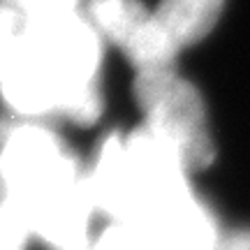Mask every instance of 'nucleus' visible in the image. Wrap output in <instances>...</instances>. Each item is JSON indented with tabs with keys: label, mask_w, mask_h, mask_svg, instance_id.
<instances>
[{
	"label": "nucleus",
	"mask_w": 250,
	"mask_h": 250,
	"mask_svg": "<svg viewBox=\"0 0 250 250\" xmlns=\"http://www.w3.org/2000/svg\"><path fill=\"white\" fill-rule=\"evenodd\" d=\"M192 169L144 125L109 132L88 165L93 202L107 225L142 250H213L220 227L192 188Z\"/></svg>",
	"instance_id": "obj_1"
},
{
	"label": "nucleus",
	"mask_w": 250,
	"mask_h": 250,
	"mask_svg": "<svg viewBox=\"0 0 250 250\" xmlns=\"http://www.w3.org/2000/svg\"><path fill=\"white\" fill-rule=\"evenodd\" d=\"M227 0H158L153 14L165 35L183 51L202 42L223 17Z\"/></svg>",
	"instance_id": "obj_6"
},
{
	"label": "nucleus",
	"mask_w": 250,
	"mask_h": 250,
	"mask_svg": "<svg viewBox=\"0 0 250 250\" xmlns=\"http://www.w3.org/2000/svg\"><path fill=\"white\" fill-rule=\"evenodd\" d=\"M23 28H26V14H21L17 7L0 0V61L19 42Z\"/></svg>",
	"instance_id": "obj_8"
},
{
	"label": "nucleus",
	"mask_w": 250,
	"mask_h": 250,
	"mask_svg": "<svg viewBox=\"0 0 250 250\" xmlns=\"http://www.w3.org/2000/svg\"><path fill=\"white\" fill-rule=\"evenodd\" d=\"M144 127L179 155L192 171L208 167L215 144L202 93L176 65L134 72L132 86Z\"/></svg>",
	"instance_id": "obj_4"
},
{
	"label": "nucleus",
	"mask_w": 250,
	"mask_h": 250,
	"mask_svg": "<svg viewBox=\"0 0 250 250\" xmlns=\"http://www.w3.org/2000/svg\"><path fill=\"white\" fill-rule=\"evenodd\" d=\"M104 40L81 9L26 17L0 61V100L21 121L93 125L104 109Z\"/></svg>",
	"instance_id": "obj_2"
},
{
	"label": "nucleus",
	"mask_w": 250,
	"mask_h": 250,
	"mask_svg": "<svg viewBox=\"0 0 250 250\" xmlns=\"http://www.w3.org/2000/svg\"><path fill=\"white\" fill-rule=\"evenodd\" d=\"M0 199L51 250H88L98 215L88 165L44 121L0 118Z\"/></svg>",
	"instance_id": "obj_3"
},
{
	"label": "nucleus",
	"mask_w": 250,
	"mask_h": 250,
	"mask_svg": "<svg viewBox=\"0 0 250 250\" xmlns=\"http://www.w3.org/2000/svg\"><path fill=\"white\" fill-rule=\"evenodd\" d=\"M213 250H250V229L223 232Z\"/></svg>",
	"instance_id": "obj_10"
},
{
	"label": "nucleus",
	"mask_w": 250,
	"mask_h": 250,
	"mask_svg": "<svg viewBox=\"0 0 250 250\" xmlns=\"http://www.w3.org/2000/svg\"><path fill=\"white\" fill-rule=\"evenodd\" d=\"M81 12L104 44L118 49L134 72L176 65L181 51L144 0H83Z\"/></svg>",
	"instance_id": "obj_5"
},
{
	"label": "nucleus",
	"mask_w": 250,
	"mask_h": 250,
	"mask_svg": "<svg viewBox=\"0 0 250 250\" xmlns=\"http://www.w3.org/2000/svg\"><path fill=\"white\" fill-rule=\"evenodd\" d=\"M88 250H142L139 243L134 241L130 232H125L118 225H107L102 232L95 234Z\"/></svg>",
	"instance_id": "obj_9"
},
{
	"label": "nucleus",
	"mask_w": 250,
	"mask_h": 250,
	"mask_svg": "<svg viewBox=\"0 0 250 250\" xmlns=\"http://www.w3.org/2000/svg\"><path fill=\"white\" fill-rule=\"evenodd\" d=\"M30 239V229L17 208L0 199V250H26Z\"/></svg>",
	"instance_id": "obj_7"
}]
</instances>
